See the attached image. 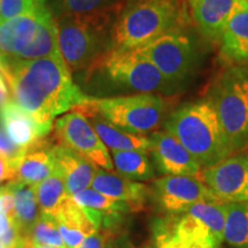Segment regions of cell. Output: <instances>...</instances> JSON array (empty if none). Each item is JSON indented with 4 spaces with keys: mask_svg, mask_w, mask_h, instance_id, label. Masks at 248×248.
<instances>
[{
    "mask_svg": "<svg viewBox=\"0 0 248 248\" xmlns=\"http://www.w3.org/2000/svg\"><path fill=\"white\" fill-rule=\"evenodd\" d=\"M2 77L12 100L39 124L49 128H53L55 117L88 97L73 82L61 55L9 64Z\"/></svg>",
    "mask_w": 248,
    "mask_h": 248,
    "instance_id": "6da1fadb",
    "label": "cell"
},
{
    "mask_svg": "<svg viewBox=\"0 0 248 248\" xmlns=\"http://www.w3.org/2000/svg\"><path fill=\"white\" fill-rule=\"evenodd\" d=\"M202 169L212 167L231 153L223 136L215 108L208 99L186 102L171 111L163 123Z\"/></svg>",
    "mask_w": 248,
    "mask_h": 248,
    "instance_id": "7a4b0ae2",
    "label": "cell"
},
{
    "mask_svg": "<svg viewBox=\"0 0 248 248\" xmlns=\"http://www.w3.org/2000/svg\"><path fill=\"white\" fill-rule=\"evenodd\" d=\"M61 55L52 12L42 5L30 14L0 21V74L16 62Z\"/></svg>",
    "mask_w": 248,
    "mask_h": 248,
    "instance_id": "3957f363",
    "label": "cell"
},
{
    "mask_svg": "<svg viewBox=\"0 0 248 248\" xmlns=\"http://www.w3.org/2000/svg\"><path fill=\"white\" fill-rule=\"evenodd\" d=\"M184 12L177 0H146L125 4L111 28V48L133 51L179 28Z\"/></svg>",
    "mask_w": 248,
    "mask_h": 248,
    "instance_id": "277c9868",
    "label": "cell"
},
{
    "mask_svg": "<svg viewBox=\"0 0 248 248\" xmlns=\"http://www.w3.org/2000/svg\"><path fill=\"white\" fill-rule=\"evenodd\" d=\"M207 99L215 108L231 154L248 150V73L233 66L214 80Z\"/></svg>",
    "mask_w": 248,
    "mask_h": 248,
    "instance_id": "5b68a950",
    "label": "cell"
},
{
    "mask_svg": "<svg viewBox=\"0 0 248 248\" xmlns=\"http://www.w3.org/2000/svg\"><path fill=\"white\" fill-rule=\"evenodd\" d=\"M84 75L85 80L101 76L110 85L138 93L169 94L177 90V85L167 79L137 49L116 51L111 48Z\"/></svg>",
    "mask_w": 248,
    "mask_h": 248,
    "instance_id": "8992f818",
    "label": "cell"
},
{
    "mask_svg": "<svg viewBox=\"0 0 248 248\" xmlns=\"http://www.w3.org/2000/svg\"><path fill=\"white\" fill-rule=\"evenodd\" d=\"M61 57L70 73H86L111 49V28L74 15H53Z\"/></svg>",
    "mask_w": 248,
    "mask_h": 248,
    "instance_id": "52a82bcc",
    "label": "cell"
},
{
    "mask_svg": "<svg viewBox=\"0 0 248 248\" xmlns=\"http://www.w3.org/2000/svg\"><path fill=\"white\" fill-rule=\"evenodd\" d=\"M92 106L105 119L125 131L147 135L166 121L169 101L157 93H136L117 97H90Z\"/></svg>",
    "mask_w": 248,
    "mask_h": 248,
    "instance_id": "ba28073f",
    "label": "cell"
},
{
    "mask_svg": "<svg viewBox=\"0 0 248 248\" xmlns=\"http://www.w3.org/2000/svg\"><path fill=\"white\" fill-rule=\"evenodd\" d=\"M176 221H164L169 233L187 248H219L224 243L225 203L200 202Z\"/></svg>",
    "mask_w": 248,
    "mask_h": 248,
    "instance_id": "9c48e42d",
    "label": "cell"
},
{
    "mask_svg": "<svg viewBox=\"0 0 248 248\" xmlns=\"http://www.w3.org/2000/svg\"><path fill=\"white\" fill-rule=\"evenodd\" d=\"M167 79L178 85L191 75L195 64V51L190 37L175 28L138 48Z\"/></svg>",
    "mask_w": 248,
    "mask_h": 248,
    "instance_id": "30bf717a",
    "label": "cell"
},
{
    "mask_svg": "<svg viewBox=\"0 0 248 248\" xmlns=\"http://www.w3.org/2000/svg\"><path fill=\"white\" fill-rule=\"evenodd\" d=\"M52 141L69 148L98 169L114 171L110 153L82 114L71 110L54 121Z\"/></svg>",
    "mask_w": 248,
    "mask_h": 248,
    "instance_id": "8fae6325",
    "label": "cell"
},
{
    "mask_svg": "<svg viewBox=\"0 0 248 248\" xmlns=\"http://www.w3.org/2000/svg\"><path fill=\"white\" fill-rule=\"evenodd\" d=\"M151 198L161 212L170 216L182 215L197 203L219 201L195 176L164 175L154 179Z\"/></svg>",
    "mask_w": 248,
    "mask_h": 248,
    "instance_id": "7c38bea8",
    "label": "cell"
},
{
    "mask_svg": "<svg viewBox=\"0 0 248 248\" xmlns=\"http://www.w3.org/2000/svg\"><path fill=\"white\" fill-rule=\"evenodd\" d=\"M200 178L222 202H248V150L202 169Z\"/></svg>",
    "mask_w": 248,
    "mask_h": 248,
    "instance_id": "4fadbf2b",
    "label": "cell"
},
{
    "mask_svg": "<svg viewBox=\"0 0 248 248\" xmlns=\"http://www.w3.org/2000/svg\"><path fill=\"white\" fill-rule=\"evenodd\" d=\"M151 151L154 166L162 175L200 177L202 167L177 139L167 132L151 133Z\"/></svg>",
    "mask_w": 248,
    "mask_h": 248,
    "instance_id": "5bb4252c",
    "label": "cell"
},
{
    "mask_svg": "<svg viewBox=\"0 0 248 248\" xmlns=\"http://www.w3.org/2000/svg\"><path fill=\"white\" fill-rule=\"evenodd\" d=\"M82 114L89 121L99 138L109 151H144L150 153L151 139L146 135H137L114 125L101 116L92 106L88 95L80 104L71 109Z\"/></svg>",
    "mask_w": 248,
    "mask_h": 248,
    "instance_id": "9a60e30c",
    "label": "cell"
},
{
    "mask_svg": "<svg viewBox=\"0 0 248 248\" xmlns=\"http://www.w3.org/2000/svg\"><path fill=\"white\" fill-rule=\"evenodd\" d=\"M0 125L8 137L26 152L45 144L53 129L39 124L13 100L0 107Z\"/></svg>",
    "mask_w": 248,
    "mask_h": 248,
    "instance_id": "2e32d148",
    "label": "cell"
},
{
    "mask_svg": "<svg viewBox=\"0 0 248 248\" xmlns=\"http://www.w3.org/2000/svg\"><path fill=\"white\" fill-rule=\"evenodd\" d=\"M74 201L82 207L98 230H106L114 234L124 215L132 212L129 204L111 199L93 188H84L71 195Z\"/></svg>",
    "mask_w": 248,
    "mask_h": 248,
    "instance_id": "e0dca14e",
    "label": "cell"
},
{
    "mask_svg": "<svg viewBox=\"0 0 248 248\" xmlns=\"http://www.w3.org/2000/svg\"><path fill=\"white\" fill-rule=\"evenodd\" d=\"M91 187L108 198L129 204L132 212L144 209L148 198H151L150 186L104 169L95 170Z\"/></svg>",
    "mask_w": 248,
    "mask_h": 248,
    "instance_id": "ac0fdd59",
    "label": "cell"
},
{
    "mask_svg": "<svg viewBox=\"0 0 248 248\" xmlns=\"http://www.w3.org/2000/svg\"><path fill=\"white\" fill-rule=\"evenodd\" d=\"M240 0H190L195 24L207 38L221 40L225 24Z\"/></svg>",
    "mask_w": 248,
    "mask_h": 248,
    "instance_id": "d6986e66",
    "label": "cell"
},
{
    "mask_svg": "<svg viewBox=\"0 0 248 248\" xmlns=\"http://www.w3.org/2000/svg\"><path fill=\"white\" fill-rule=\"evenodd\" d=\"M221 53L228 61L248 62V2L240 0L221 36Z\"/></svg>",
    "mask_w": 248,
    "mask_h": 248,
    "instance_id": "ffe728a7",
    "label": "cell"
},
{
    "mask_svg": "<svg viewBox=\"0 0 248 248\" xmlns=\"http://www.w3.org/2000/svg\"><path fill=\"white\" fill-rule=\"evenodd\" d=\"M124 0H55L53 15H74L113 27Z\"/></svg>",
    "mask_w": 248,
    "mask_h": 248,
    "instance_id": "44dd1931",
    "label": "cell"
},
{
    "mask_svg": "<svg viewBox=\"0 0 248 248\" xmlns=\"http://www.w3.org/2000/svg\"><path fill=\"white\" fill-rule=\"evenodd\" d=\"M51 150L57 163V168L66 183L68 194L74 195L91 186L95 170L98 168L93 167L69 148L61 145L53 144Z\"/></svg>",
    "mask_w": 248,
    "mask_h": 248,
    "instance_id": "7402d4cb",
    "label": "cell"
},
{
    "mask_svg": "<svg viewBox=\"0 0 248 248\" xmlns=\"http://www.w3.org/2000/svg\"><path fill=\"white\" fill-rule=\"evenodd\" d=\"M54 221L67 248H77L88 235L98 231L84 209L74 201L71 195L64 200Z\"/></svg>",
    "mask_w": 248,
    "mask_h": 248,
    "instance_id": "603a6c76",
    "label": "cell"
},
{
    "mask_svg": "<svg viewBox=\"0 0 248 248\" xmlns=\"http://www.w3.org/2000/svg\"><path fill=\"white\" fill-rule=\"evenodd\" d=\"M52 145L53 141L49 137L45 144L27 151L15 171V179L27 184L38 185L57 172V163L51 150Z\"/></svg>",
    "mask_w": 248,
    "mask_h": 248,
    "instance_id": "cb8c5ba5",
    "label": "cell"
},
{
    "mask_svg": "<svg viewBox=\"0 0 248 248\" xmlns=\"http://www.w3.org/2000/svg\"><path fill=\"white\" fill-rule=\"evenodd\" d=\"M7 185L14 197L15 222L24 233L30 235V230L40 215V209L37 199V185L27 183L9 181Z\"/></svg>",
    "mask_w": 248,
    "mask_h": 248,
    "instance_id": "d4e9b609",
    "label": "cell"
},
{
    "mask_svg": "<svg viewBox=\"0 0 248 248\" xmlns=\"http://www.w3.org/2000/svg\"><path fill=\"white\" fill-rule=\"evenodd\" d=\"M114 169L123 177L136 182L154 181V164L148 152L144 151H110Z\"/></svg>",
    "mask_w": 248,
    "mask_h": 248,
    "instance_id": "484cf974",
    "label": "cell"
},
{
    "mask_svg": "<svg viewBox=\"0 0 248 248\" xmlns=\"http://www.w3.org/2000/svg\"><path fill=\"white\" fill-rule=\"evenodd\" d=\"M224 241L232 248H248V202L225 203Z\"/></svg>",
    "mask_w": 248,
    "mask_h": 248,
    "instance_id": "4316f807",
    "label": "cell"
},
{
    "mask_svg": "<svg viewBox=\"0 0 248 248\" xmlns=\"http://www.w3.org/2000/svg\"><path fill=\"white\" fill-rule=\"evenodd\" d=\"M68 197L66 183L59 170L37 185V199L42 215L54 218Z\"/></svg>",
    "mask_w": 248,
    "mask_h": 248,
    "instance_id": "83f0119b",
    "label": "cell"
},
{
    "mask_svg": "<svg viewBox=\"0 0 248 248\" xmlns=\"http://www.w3.org/2000/svg\"><path fill=\"white\" fill-rule=\"evenodd\" d=\"M30 239L32 245H37V246L67 248L54 218L42 215V214L31 228Z\"/></svg>",
    "mask_w": 248,
    "mask_h": 248,
    "instance_id": "f1b7e54d",
    "label": "cell"
},
{
    "mask_svg": "<svg viewBox=\"0 0 248 248\" xmlns=\"http://www.w3.org/2000/svg\"><path fill=\"white\" fill-rule=\"evenodd\" d=\"M44 4L37 0H0V21L33 13Z\"/></svg>",
    "mask_w": 248,
    "mask_h": 248,
    "instance_id": "f546056e",
    "label": "cell"
},
{
    "mask_svg": "<svg viewBox=\"0 0 248 248\" xmlns=\"http://www.w3.org/2000/svg\"><path fill=\"white\" fill-rule=\"evenodd\" d=\"M15 221L14 197L9 186H0V235H2Z\"/></svg>",
    "mask_w": 248,
    "mask_h": 248,
    "instance_id": "4dcf8cb0",
    "label": "cell"
},
{
    "mask_svg": "<svg viewBox=\"0 0 248 248\" xmlns=\"http://www.w3.org/2000/svg\"><path fill=\"white\" fill-rule=\"evenodd\" d=\"M26 151L20 146H17L15 142L8 137L7 133L0 128V156L7 162L9 166L16 171V168L22 160Z\"/></svg>",
    "mask_w": 248,
    "mask_h": 248,
    "instance_id": "1f68e13d",
    "label": "cell"
},
{
    "mask_svg": "<svg viewBox=\"0 0 248 248\" xmlns=\"http://www.w3.org/2000/svg\"><path fill=\"white\" fill-rule=\"evenodd\" d=\"M111 235L114 234L106 230H98L94 233L88 235L77 248H106L107 241Z\"/></svg>",
    "mask_w": 248,
    "mask_h": 248,
    "instance_id": "d6a6232c",
    "label": "cell"
},
{
    "mask_svg": "<svg viewBox=\"0 0 248 248\" xmlns=\"http://www.w3.org/2000/svg\"><path fill=\"white\" fill-rule=\"evenodd\" d=\"M15 179V170L0 156V183Z\"/></svg>",
    "mask_w": 248,
    "mask_h": 248,
    "instance_id": "836d02e7",
    "label": "cell"
},
{
    "mask_svg": "<svg viewBox=\"0 0 248 248\" xmlns=\"http://www.w3.org/2000/svg\"><path fill=\"white\" fill-rule=\"evenodd\" d=\"M9 100H12L11 92L7 86V83L1 74H0V107L4 106L5 104H7Z\"/></svg>",
    "mask_w": 248,
    "mask_h": 248,
    "instance_id": "e575fe53",
    "label": "cell"
},
{
    "mask_svg": "<svg viewBox=\"0 0 248 248\" xmlns=\"http://www.w3.org/2000/svg\"><path fill=\"white\" fill-rule=\"evenodd\" d=\"M122 247L123 248H161L159 240H157L156 235H155L154 233H153V235H152L151 239L144 241V243H142L141 245H139L138 247H135L133 245L129 244L128 241H125V245H124V246H122Z\"/></svg>",
    "mask_w": 248,
    "mask_h": 248,
    "instance_id": "d590c367",
    "label": "cell"
},
{
    "mask_svg": "<svg viewBox=\"0 0 248 248\" xmlns=\"http://www.w3.org/2000/svg\"><path fill=\"white\" fill-rule=\"evenodd\" d=\"M106 248H123V247L121 246V245L117 244L116 240H115V238H114V235H111V237L107 241Z\"/></svg>",
    "mask_w": 248,
    "mask_h": 248,
    "instance_id": "8d00e7d4",
    "label": "cell"
},
{
    "mask_svg": "<svg viewBox=\"0 0 248 248\" xmlns=\"http://www.w3.org/2000/svg\"><path fill=\"white\" fill-rule=\"evenodd\" d=\"M139 1H146V0H124L125 4H131V2H139Z\"/></svg>",
    "mask_w": 248,
    "mask_h": 248,
    "instance_id": "74e56055",
    "label": "cell"
},
{
    "mask_svg": "<svg viewBox=\"0 0 248 248\" xmlns=\"http://www.w3.org/2000/svg\"><path fill=\"white\" fill-rule=\"evenodd\" d=\"M32 248H53V247H47V246H37V245H33Z\"/></svg>",
    "mask_w": 248,
    "mask_h": 248,
    "instance_id": "f35d334b",
    "label": "cell"
},
{
    "mask_svg": "<svg viewBox=\"0 0 248 248\" xmlns=\"http://www.w3.org/2000/svg\"><path fill=\"white\" fill-rule=\"evenodd\" d=\"M37 1H39V2H45L46 0H37Z\"/></svg>",
    "mask_w": 248,
    "mask_h": 248,
    "instance_id": "ab89813d",
    "label": "cell"
},
{
    "mask_svg": "<svg viewBox=\"0 0 248 248\" xmlns=\"http://www.w3.org/2000/svg\"><path fill=\"white\" fill-rule=\"evenodd\" d=\"M0 248H4V247H2V246H1V245H0Z\"/></svg>",
    "mask_w": 248,
    "mask_h": 248,
    "instance_id": "60d3db41",
    "label": "cell"
},
{
    "mask_svg": "<svg viewBox=\"0 0 248 248\" xmlns=\"http://www.w3.org/2000/svg\"><path fill=\"white\" fill-rule=\"evenodd\" d=\"M219 248H223V247H222V246H221V247H219Z\"/></svg>",
    "mask_w": 248,
    "mask_h": 248,
    "instance_id": "b9f144b4",
    "label": "cell"
},
{
    "mask_svg": "<svg viewBox=\"0 0 248 248\" xmlns=\"http://www.w3.org/2000/svg\"><path fill=\"white\" fill-rule=\"evenodd\" d=\"M246 1H247V2H248V0H246Z\"/></svg>",
    "mask_w": 248,
    "mask_h": 248,
    "instance_id": "7bdbcfd3",
    "label": "cell"
}]
</instances>
